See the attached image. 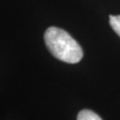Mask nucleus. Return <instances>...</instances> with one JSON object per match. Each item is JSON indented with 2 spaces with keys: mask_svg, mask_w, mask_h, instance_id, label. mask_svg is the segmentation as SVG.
Wrapping results in <instances>:
<instances>
[{
  "mask_svg": "<svg viewBox=\"0 0 120 120\" xmlns=\"http://www.w3.org/2000/svg\"><path fill=\"white\" fill-rule=\"evenodd\" d=\"M77 120H102L100 116L89 109H83L78 113Z\"/></svg>",
  "mask_w": 120,
  "mask_h": 120,
  "instance_id": "nucleus-2",
  "label": "nucleus"
},
{
  "mask_svg": "<svg viewBox=\"0 0 120 120\" xmlns=\"http://www.w3.org/2000/svg\"><path fill=\"white\" fill-rule=\"evenodd\" d=\"M109 23L113 30L120 37V15H110Z\"/></svg>",
  "mask_w": 120,
  "mask_h": 120,
  "instance_id": "nucleus-3",
  "label": "nucleus"
},
{
  "mask_svg": "<svg viewBox=\"0 0 120 120\" xmlns=\"http://www.w3.org/2000/svg\"><path fill=\"white\" fill-rule=\"evenodd\" d=\"M45 42L56 59L75 64L83 58V50L77 41L65 30L50 27L45 33Z\"/></svg>",
  "mask_w": 120,
  "mask_h": 120,
  "instance_id": "nucleus-1",
  "label": "nucleus"
}]
</instances>
